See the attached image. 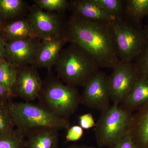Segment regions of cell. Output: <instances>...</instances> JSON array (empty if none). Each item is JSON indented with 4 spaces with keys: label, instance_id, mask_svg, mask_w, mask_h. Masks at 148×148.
<instances>
[{
    "label": "cell",
    "instance_id": "7",
    "mask_svg": "<svg viewBox=\"0 0 148 148\" xmlns=\"http://www.w3.org/2000/svg\"><path fill=\"white\" fill-rule=\"evenodd\" d=\"M27 17L35 36L41 40L62 34L67 20L64 14L47 11L35 4L29 7Z\"/></svg>",
    "mask_w": 148,
    "mask_h": 148
},
{
    "label": "cell",
    "instance_id": "18",
    "mask_svg": "<svg viewBox=\"0 0 148 148\" xmlns=\"http://www.w3.org/2000/svg\"><path fill=\"white\" fill-rule=\"evenodd\" d=\"M29 8L24 0H0V24L27 16Z\"/></svg>",
    "mask_w": 148,
    "mask_h": 148
},
{
    "label": "cell",
    "instance_id": "28",
    "mask_svg": "<svg viewBox=\"0 0 148 148\" xmlns=\"http://www.w3.org/2000/svg\"><path fill=\"white\" fill-rule=\"evenodd\" d=\"M79 125L83 129H88L95 127V123L92 114L86 113L79 117Z\"/></svg>",
    "mask_w": 148,
    "mask_h": 148
},
{
    "label": "cell",
    "instance_id": "4",
    "mask_svg": "<svg viewBox=\"0 0 148 148\" xmlns=\"http://www.w3.org/2000/svg\"><path fill=\"white\" fill-rule=\"evenodd\" d=\"M48 71L38 98L39 103L56 115L69 119L80 104V95L76 87L64 83L51 71Z\"/></svg>",
    "mask_w": 148,
    "mask_h": 148
},
{
    "label": "cell",
    "instance_id": "10",
    "mask_svg": "<svg viewBox=\"0 0 148 148\" xmlns=\"http://www.w3.org/2000/svg\"><path fill=\"white\" fill-rule=\"evenodd\" d=\"M42 84L38 70L34 66L18 67L13 88L14 95L24 102H33L38 98Z\"/></svg>",
    "mask_w": 148,
    "mask_h": 148
},
{
    "label": "cell",
    "instance_id": "13",
    "mask_svg": "<svg viewBox=\"0 0 148 148\" xmlns=\"http://www.w3.org/2000/svg\"><path fill=\"white\" fill-rule=\"evenodd\" d=\"M71 14L88 20L112 22L116 18L106 12L92 0L69 1Z\"/></svg>",
    "mask_w": 148,
    "mask_h": 148
},
{
    "label": "cell",
    "instance_id": "24",
    "mask_svg": "<svg viewBox=\"0 0 148 148\" xmlns=\"http://www.w3.org/2000/svg\"><path fill=\"white\" fill-rule=\"evenodd\" d=\"M10 101H0V132L14 129L15 125L10 110Z\"/></svg>",
    "mask_w": 148,
    "mask_h": 148
},
{
    "label": "cell",
    "instance_id": "16",
    "mask_svg": "<svg viewBox=\"0 0 148 148\" xmlns=\"http://www.w3.org/2000/svg\"><path fill=\"white\" fill-rule=\"evenodd\" d=\"M123 103V108L129 112L148 104V77L140 74L132 90Z\"/></svg>",
    "mask_w": 148,
    "mask_h": 148
},
{
    "label": "cell",
    "instance_id": "5",
    "mask_svg": "<svg viewBox=\"0 0 148 148\" xmlns=\"http://www.w3.org/2000/svg\"><path fill=\"white\" fill-rule=\"evenodd\" d=\"M95 126L96 142L100 147H110L129 131L132 121L129 111L113 104L101 111Z\"/></svg>",
    "mask_w": 148,
    "mask_h": 148
},
{
    "label": "cell",
    "instance_id": "23",
    "mask_svg": "<svg viewBox=\"0 0 148 148\" xmlns=\"http://www.w3.org/2000/svg\"><path fill=\"white\" fill-rule=\"evenodd\" d=\"M34 2L40 8L50 12L64 14L69 9V1L67 0H34Z\"/></svg>",
    "mask_w": 148,
    "mask_h": 148
},
{
    "label": "cell",
    "instance_id": "17",
    "mask_svg": "<svg viewBox=\"0 0 148 148\" xmlns=\"http://www.w3.org/2000/svg\"><path fill=\"white\" fill-rule=\"evenodd\" d=\"M129 131L137 148H148V104L137 119L132 118Z\"/></svg>",
    "mask_w": 148,
    "mask_h": 148
},
{
    "label": "cell",
    "instance_id": "31",
    "mask_svg": "<svg viewBox=\"0 0 148 148\" xmlns=\"http://www.w3.org/2000/svg\"><path fill=\"white\" fill-rule=\"evenodd\" d=\"M66 148H96L94 147L86 145H73L67 147Z\"/></svg>",
    "mask_w": 148,
    "mask_h": 148
},
{
    "label": "cell",
    "instance_id": "12",
    "mask_svg": "<svg viewBox=\"0 0 148 148\" xmlns=\"http://www.w3.org/2000/svg\"><path fill=\"white\" fill-rule=\"evenodd\" d=\"M69 43L66 36L62 34L41 40L36 57L32 66L36 69L51 71L55 67L64 46Z\"/></svg>",
    "mask_w": 148,
    "mask_h": 148
},
{
    "label": "cell",
    "instance_id": "21",
    "mask_svg": "<svg viewBox=\"0 0 148 148\" xmlns=\"http://www.w3.org/2000/svg\"><path fill=\"white\" fill-rule=\"evenodd\" d=\"M26 136L18 129L0 132V148H25Z\"/></svg>",
    "mask_w": 148,
    "mask_h": 148
},
{
    "label": "cell",
    "instance_id": "29",
    "mask_svg": "<svg viewBox=\"0 0 148 148\" xmlns=\"http://www.w3.org/2000/svg\"><path fill=\"white\" fill-rule=\"evenodd\" d=\"M12 98L4 87L0 83V101H10Z\"/></svg>",
    "mask_w": 148,
    "mask_h": 148
},
{
    "label": "cell",
    "instance_id": "30",
    "mask_svg": "<svg viewBox=\"0 0 148 148\" xmlns=\"http://www.w3.org/2000/svg\"><path fill=\"white\" fill-rule=\"evenodd\" d=\"M0 58L3 59H6V52L5 41L0 36Z\"/></svg>",
    "mask_w": 148,
    "mask_h": 148
},
{
    "label": "cell",
    "instance_id": "8",
    "mask_svg": "<svg viewBox=\"0 0 148 148\" xmlns=\"http://www.w3.org/2000/svg\"><path fill=\"white\" fill-rule=\"evenodd\" d=\"M113 70L108 77L110 100L119 105L129 95L140 74L134 62H120Z\"/></svg>",
    "mask_w": 148,
    "mask_h": 148
},
{
    "label": "cell",
    "instance_id": "6",
    "mask_svg": "<svg viewBox=\"0 0 148 148\" xmlns=\"http://www.w3.org/2000/svg\"><path fill=\"white\" fill-rule=\"evenodd\" d=\"M112 24L121 62H133L141 53L147 41L143 28L123 18H116Z\"/></svg>",
    "mask_w": 148,
    "mask_h": 148
},
{
    "label": "cell",
    "instance_id": "20",
    "mask_svg": "<svg viewBox=\"0 0 148 148\" xmlns=\"http://www.w3.org/2000/svg\"><path fill=\"white\" fill-rule=\"evenodd\" d=\"M18 67L5 60L0 65V83L12 98H14L13 88L17 77Z\"/></svg>",
    "mask_w": 148,
    "mask_h": 148
},
{
    "label": "cell",
    "instance_id": "2",
    "mask_svg": "<svg viewBox=\"0 0 148 148\" xmlns=\"http://www.w3.org/2000/svg\"><path fill=\"white\" fill-rule=\"evenodd\" d=\"M55 67L58 78L75 87L84 86L100 68L89 53L73 43L62 50Z\"/></svg>",
    "mask_w": 148,
    "mask_h": 148
},
{
    "label": "cell",
    "instance_id": "11",
    "mask_svg": "<svg viewBox=\"0 0 148 148\" xmlns=\"http://www.w3.org/2000/svg\"><path fill=\"white\" fill-rule=\"evenodd\" d=\"M41 40L37 38H31L5 42L6 60L17 67L33 65Z\"/></svg>",
    "mask_w": 148,
    "mask_h": 148
},
{
    "label": "cell",
    "instance_id": "25",
    "mask_svg": "<svg viewBox=\"0 0 148 148\" xmlns=\"http://www.w3.org/2000/svg\"><path fill=\"white\" fill-rule=\"evenodd\" d=\"M135 64L140 75L148 77V40L139 56L135 60Z\"/></svg>",
    "mask_w": 148,
    "mask_h": 148
},
{
    "label": "cell",
    "instance_id": "9",
    "mask_svg": "<svg viewBox=\"0 0 148 148\" xmlns=\"http://www.w3.org/2000/svg\"><path fill=\"white\" fill-rule=\"evenodd\" d=\"M108 77L103 72H97L84 86L80 104L101 111L109 108L111 100Z\"/></svg>",
    "mask_w": 148,
    "mask_h": 148
},
{
    "label": "cell",
    "instance_id": "32",
    "mask_svg": "<svg viewBox=\"0 0 148 148\" xmlns=\"http://www.w3.org/2000/svg\"><path fill=\"white\" fill-rule=\"evenodd\" d=\"M143 31H144V34H145L146 40H148V21L145 27L143 29Z\"/></svg>",
    "mask_w": 148,
    "mask_h": 148
},
{
    "label": "cell",
    "instance_id": "19",
    "mask_svg": "<svg viewBox=\"0 0 148 148\" xmlns=\"http://www.w3.org/2000/svg\"><path fill=\"white\" fill-rule=\"evenodd\" d=\"M125 20L141 26V21L148 16V0H126L124 14Z\"/></svg>",
    "mask_w": 148,
    "mask_h": 148
},
{
    "label": "cell",
    "instance_id": "14",
    "mask_svg": "<svg viewBox=\"0 0 148 148\" xmlns=\"http://www.w3.org/2000/svg\"><path fill=\"white\" fill-rule=\"evenodd\" d=\"M0 36L5 42L37 38L27 16L0 24Z\"/></svg>",
    "mask_w": 148,
    "mask_h": 148
},
{
    "label": "cell",
    "instance_id": "33",
    "mask_svg": "<svg viewBox=\"0 0 148 148\" xmlns=\"http://www.w3.org/2000/svg\"><path fill=\"white\" fill-rule=\"evenodd\" d=\"M5 59H3V58H0V65L4 61H5Z\"/></svg>",
    "mask_w": 148,
    "mask_h": 148
},
{
    "label": "cell",
    "instance_id": "1",
    "mask_svg": "<svg viewBox=\"0 0 148 148\" xmlns=\"http://www.w3.org/2000/svg\"><path fill=\"white\" fill-rule=\"evenodd\" d=\"M112 23L71 14L66 20L64 33L68 42L84 49L95 59L99 68L114 69L121 61Z\"/></svg>",
    "mask_w": 148,
    "mask_h": 148
},
{
    "label": "cell",
    "instance_id": "3",
    "mask_svg": "<svg viewBox=\"0 0 148 148\" xmlns=\"http://www.w3.org/2000/svg\"><path fill=\"white\" fill-rule=\"evenodd\" d=\"M9 108L16 129L26 136L36 130L52 128L59 131L71 127L69 119L56 115L40 103L10 101Z\"/></svg>",
    "mask_w": 148,
    "mask_h": 148
},
{
    "label": "cell",
    "instance_id": "22",
    "mask_svg": "<svg viewBox=\"0 0 148 148\" xmlns=\"http://www.w3.org/2000/svg\"><path fill=\"white\" fill-rule=\"evenodd\" d=\"M103 10L116 18H123L125 1L92 0Z\"/></svg>",
    "mask_w": 148,
    "mask_h": 148
},
{
    "label": "cell",
    "instance_id": "26",
    "mask_svg": "<svg viewBox=\"0 0 148 148\" xmlns=\"http://www.w3.org/2000/svg\"><path fill=\"white\" fill-rule=\"evenodd\" d=\"M67 130L66 138L68 142L78 141L84 135V129L79 125L71 126Z\"/></svg>",
    "mask_w": 148,
    "mask_h": 148
},
{
    "label": "cell",
    "instance_id": "15",
    "mask_svg": "<svg viewBox=\"0 0 148 148\" xmlns=\"http://www.w3.org/2000/svg\"><path fill=\"white\" fill-rule=\"evenodd\" d=\"M25 148H59L58 130L41 128L26 135Z\"/></svg>",
    "mask_w": 148,
    "mask_h": 148
},
{
    "label": "cell",
    "instance_id": "27",
    "mask_svg": "<svg viewBox=\"0 0 148 148\" xmlns=\"http://www.w3.org/2000/svg\"><path fill=\"white\" fill-rule=\"evenodd\" d=\"M109 148H137L129 131L123 138Z\"/></svg>",
    "mask_w": 148,
    "mask_h": 148
}]
</instances>
